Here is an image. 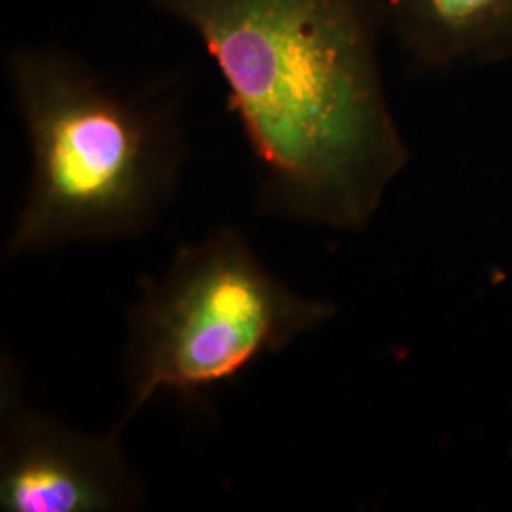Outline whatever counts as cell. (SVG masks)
Returning <instances> with one entry per match:
<instances>
[{"label":"cell","instance_id":"7a4b0ae2","mask_svg":"<svg viewBox=\"0 0 512 512\" xmlns=\"http://www.w3.org/2000/svg\"><path fill=\"white\" fill-rule=\"evenodd\" d=\"M6 71L31 147L10 256L147 232L173 198L184 128L175 80L126 90L61 46H18Z\"/></svg>","mask_w":512,"mask_h":512},{"label":"cell","instance_id":"3957f363","mask_svg":"<svg viewBox=\"0 0 512 512\" xmlns=\"http://www.w3.org/2000/svg\"><path fill=\"white\" fill-rule=\"evenodd\" d=\"M334 313L272 274L236 228L184 245L164 274L141 283L129 310L128 408L116 427L162 393L202 403Z\"/></svg>","mask_w":512,"mask_h":512},{"label":"cell","instance_id":"5b68a950","mask_svg":"<svg viewBox=\"0 0 512 512\" xmlns=\"http://www.w3.org/2000/svg\"><path fill=\"white\" fill-rule=\"evenodd\" d=\"M387 27L423 73L512 57V0H387Z\"/></svg>","mask_w":512,"mask_h":512},{"label":"cell","instance_id":"277c9868","mask_svg":"<svg viewBox=\"0 0 512 512\" xmlns=\"http://www.w3.org/2000/svg\"><path fill=\"white\" fill-rule=\"evenodd\" d=\"M122 429L90 435L23 401L14 366L2 368L0 509L4 512H120L145 492L124 452Z\"/></svg>","mask_w":512,"mask_h":512},{"label":"cell","instance_id":"6da1fadb","mask_svg":"<svg viewBox=\"0 0 512 512\" xmlns=\"http://www.w3.org/2000/svg\"><path fill=\"white\" fill-rule=\"evenodd\" d=\"M202 42L266 211L361 230L408 164L380 46L387 0H145Z\"/></svg>","mask_w":512,"mask_h":512}]
</instances>
